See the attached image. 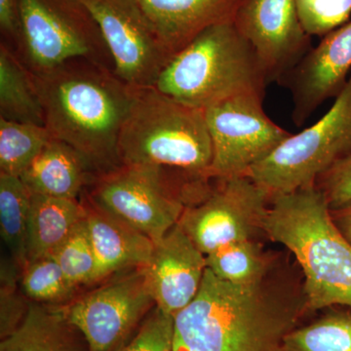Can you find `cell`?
I'll return each instance as SVG.
<instances>
[{
    "label": "cell",
    "instance_id": "1",
    "mask_svg": "<svg viewBox=\"0 0 351 351\" xmlns=\"http://www.w3.org/2000/svg\"><path fill=\"white\" fill-rule=\"evenodd\" d=\"M277 262L260 282L237 285L206 269L199 292L174 316L175 348L278 351L308 314L304 277Z\"/></svg>",
    "mask_w": 351,
    "mask_h": 351
},
{
    "label": "cell",
    "instance_id": "2",
    "mask_svg": "<svg viewBox=\"0 0 351 351\" xmlns=\"http://www.w3.org/2000/svg\"><path fill=\"white\" fill-rule=\"evenodd\" d=\"M32 76L51 136L75 149L96 179L121 167L119 137L136 88L86 59Z\"/></svg>",
    "mask_w": 351,
    "mask_h": 351
},
{
    "label": "cell",
    "instance_id": "3",
    "mask_svg": "<svg viewBox=\"0 0 351 351\" xmlns=\"http://www.w3.org/2000/svg\"><path fill=\"white\" fill-rule=\"evenodd\" d=\"M263 232L294 255L308 313L351 307V244L335 225L317 186L274 196Z\"/></svg>",
    "mask_w": 351,
    "mask_h": 351
},
{
    "label": "cell",
    "instance_id": "4",
    "mask_svg": "<svg viewBox=\"0 0 351 351\" xmlns=\"http://www.w3.org/2000/svg\"><path fill=\"white\" fill-rule=\"evenodd\" d=\"M255 51L233 22L213 25L175 54L154 85L199 110L243 95L265 98L269 85Z\"/></svg>",
    "mask_w": 351,
    "mask_h": 351
},
{
    "label": "cell",
    "instance_id": "5",
    "mask_svg": "<svg viewBox=\"0 0 351 351\" xmlns=\"http://www.w3.org/2000/svg\"><path fill=\"white\" fill-rule=\"evenodd\" d=\"M119 147L122 165L160 166L209 178L213 162L204 110L154 86L136 88Z\"/></svg>",
    "mask_w": 351,
    "mask_h": 351
},
{
    "label": "cell",
    "instance_id": "6",
    "mask_svg": "<svg viewBox=\"0 0 351 351\" xmlns=\"http://www.w3.org/2000/svg\"><path fill=\"white\" fill-rule=\"evenodd\" d=\"M208 178L151 165H122L101 176L85 198L156 242L179 223Z\"/></svg>",
    "mask_w": 351,
    "mask_h": 351
},
{
    "label": "cell",
    "instance_id": "7",
    "mask_svg": "<svg viewBox=\"0 0 351 351\" xmlns=\"http://www.w3.org/2000/svg\"><path fill=\"white\" fill-rule=\"evenodd\" d=\"M18 4L19 36L12 51L32 75L76 59L114 73L100 27L80 0H18Z\"/></svg>",
    "mask_w": 351,
    "mask_h": 351
},
{
    "label": "cell",
    "instance_id": "8",
    "mask_svg": "<svg viewBox=\"0 0 351 351\" xmlns=\"http://www.w3.org/2000/svg\"><path fill=\"white\" fill-rule=\"evenodd\" d=\"M351 156V75L331 108L316 123L292 134L246 176L274 196L315 186L321 176Z\"/></svg>",
    "mask_w": 351,
    "mask_h": 351
},
{
    "label": "cell",
    "instance_id": "9",
    "mask_svg": "<svg viewBox=\"0 0 351 351\" xmlns=\"http://www.w3.org/2000/svg\"><path fill=\"white\" fill-rule=\"evenodd\" d=\"M212 179L184 208L179 226L205 256L265 235L271 196L248 176Z\"/></svg>",
    "mask_w": 351,
    "mask_h": 351
},
{
    "label": "cell",
    "instance_id": "10",
    "mask_svg": "<svg viewBox=\"0 0 351 351\" xmlns=\"http://www.w3.org/2000/svg\"><path fill=\"white\" fill-rule=\"evenodd\" d=\"M204 113L213 145L211 179L247 175L292 135L269 119L257 95L228 99Z\"/></svg>",
    "mask_w": 351,
    "mask_h": 351
},
{
    "label": "cell",
    "instance_id": "11",
    "mask_svg": "<svg viewBox=\"0 0 351 351\" xmlns=\"http://www.w3.org/2000/svg\"><path fill=\"white\" fill-rule=\"evenodd\" d=\"M154 306L143 267L73 300L66 311L89 351H117Z\"/></svg>",
    "mask_w": 351,
    "mask_h": 351
},
{
    "label": "cell",
    "instance_id": "12",
    "mask_svg": "<svg viewBox=\"0 0 351 351\" xmlns=\"http://www.w3.org/2000/svg\"><path fill=\"white\" fill-rule=\"evenodd\" d=\"M100 27L114 73L134 88L152 87L172 59L138 0H80Z\"/></svg>",
    "mask_w": 351,
    "mask_h": 351
},
{
    "label": "cell",
    "instance_id": "13",
    "mask_svg": "<svg viewBox=\"0 0 351 351\" xmlns=\"http://www.w3.org/2000/svg\"><path fill=\"white\" fill-rule=\"evenodd\" d=\"M233 24L255 51L269 83L280 82L311 48L295 0H241Z\"/></svg>",
    "mask_w": 351,
    "mask_h": 351
},
{
    "label": "cell",
    "instance_id": "14",
    "mask_svg": "<svg viewBox=\"0 0 351 351\" xmlns=\"http://www.w3.org/2000/svg\"><path fill=\"white\" fill-rule=\"evenodd\" d=\"M351 75V21L321 39L279 84L292 98L293 122L297 127L330 99L339 96Z\"/></svg>",
    "mask_w": 351,
    "mask_h": 351
},
{
    "label": "cell",
    "instance_id": "15",
    "mask_svg": "<svg viewBox=\"0 0 351 351\" xmlns=\"http://www.w3.org/2000/svg\"><path fill=\"white\" fill-rule=\"evenodd\" d=\"M144 269L156 306L175 316L199 292L207 269L206 256L177 223L154 242L151 260Z\"/></svg>",
    "mask_w": 351,
    "mask_h": 351
},
{
    "label": "cell",
    "instance_id": "16",
    "mask_svg": "<svg viewBox=\"0 0 351 351\" xmlns=\"http://www.w3.org/2000/svg\"><path fill=\"white\" fill-rule=\"evenodd\" d=\"M172 56L201 32L233 22L241 0H138Z\"/></svg>",
    "mask_w": 351,
    "mask_h": 351
},
{
    "label": "cell",
    "instance_id": "17",
    "mask_svg": "<svg viewBox=\"0 0 351 351\" xmlns=\"http://www.w3.org/2000/svg\"><path fill=\"white\" fill-rule=\"evenodd\" d=\"M82 202L96 258L94 284L149 263L154 248L151 239L95 207L84 196Z\"/></svg>",
    "mask_w": 351,
    "mask_h": 351
},
{
    "label": "cell",
    "instance_id": "18",
    "mask_svg": "<svg viewBox=\"0 0 351 351\" xmlns=\"http://www.w3.org/2000/svg\"><path fill=\"white\" fill-rule=\"evenodd\" d=\"M32 195L80 199L96 178L75 149L52 138L20 176Z\"/></svg>",
    "mask_w": 351,
    "mask_h": 351
},
{
    "label": "cell",
    "instance_id": "19",
    "mask_svg": "<svg viewBox=\"0 0 351 351\" xmlns=\"http://www.w3.org/2000/svg\"><path fill=\"white\" fill-rule=\"evenodd\" d=\"M0 351H89V348L69 319L66 306L31 302L21 326L1 339Z\"/></svg>",
    "mask_w": 351,
    "mask_h": 351
},
{
    "label": "cell",
    "instance_id": "20",
    "mask_svg": "<svg viewBox=\"0 0 351 351\" xmlns=\"http://www.w3.org/2000/svg\"><path fill=\"white\" fill-rule=\"evenodd\" d=\"M86 216L82 200L31 193L27 225V263L50 255Z\"/></svg>",
    "mask_w": 351,
    "mask_h": 351
},
{
    "label": "cell",
    "instance_id": "21",
    "mask_svg": "<svg viewBox=\"0 0 351 351\" xmlns=\"http://www.w3.org/2000/svg\"><path fill=\"white\" fill-rule=\"evenodd\" d=\"M0 119L45 126L43 104L32 73L0 43Z\"/></svg>",
    "mask_w": 351,
    "mask_h": 351
},
{
    "label": "cell",
    "instance_id": "22",
    "mask_svg": "<svg viewBox=\"0 0 351 351\" xmlns=\"http://www.w3.org/2000/svg\"><path fill=\"white\" fill-rule=\"evenodd\" d=\"M278 258L263 251L258 239L225 245L206 256L207 269L226 282L250 285L263 280Z\"/></svg>",
    "mask_w": 351,
    "mask_h": 351
},
{
    "label": "cell",
    "instance_id": "23",
    "mask_svg": "<svg viewBox=\"0 0 351 351\" xmlns=\"http://www.w3.org/2000/svg\"><path fill=\"white\" fill-rule=\"evenodd\" d=\"M31 193L19 177L0 173V232L9 256L24 270Z\"/></svg>",
    "mask_w": 351,
    "mask_h": 351
},
{
    "label": "cell",
    "instance_id": "24",
    "mask_svg": "<svg viewBox=\"0 0 351 351\" xmlns=\"http://www.w3.org/2000/svg\"><path fill=\"white\" fill-rule=\"evenodd\" d=\"M311 324L297 327L278 351H351V307H328Z\"/></svg>",
    "mask_w": 351,
    "mask_h": 351
},
{
    "label": "cell",
    "instance_id": "25",
    "mask_svg": "<svg viewBox=\"0 0 351 351\" xmlns=\"http://www.w3.org/2000/svg\"><path fill=\"white\" fill-rule=\"evenodd\" d=\"M52 138L46 126L0 119V173L20 177Z\"/></svg>",
    "mask_w": 351,
    "mask_h": 351
},
{
    "label": "cell",
    "instance_id": "26",
    "mask_svg": "<svg viewBox=\"0 0 351 351\" xmlns=\"http://www.w3.org/2000/svg\"><path fill=\"white\" fill-rule=\"evenodd\" d=\"M20 287L29 301L50 306H68L80 289L51 255L27 263L21 276Z\"/></svg>",
    "mask_w": 351,
    "mask_h": 351
},
{
    "label": "cell",
    "instance_id": "27",
    "mask_svg": "<svg viewBox=\"0 0 351 351\" xmlns=\"http://www.w3.org/2000/svg\"><path fill=\"white\" fill-rule=\"evenodd\" d=\"M50 255L59 263L69 280L77 287L94 284L96 258L86 216Z\"/></svg>",
    "mask_w": 351,
    "mask_h": 351
},
{
    "label": "cell",
    "instance_id": "28",
    "mask_svg": "<svg viewBox=\"0 0 351 351\" xmlns=\"http://www.w3.org/2000/svg\"><path fill=\"white\" fill-rule=\"evenodd\" d=\"M22 272L10 261L1 263L0 290V338H7L18 329L29 311L31 301L18 289Z\"/></svg>",
    "mask_w": 351,
    "mask_h": 351
},
{
    "label": "cell",
    "instance_id": "29",
    "mask_svg": "<svg viewBox=\"0 0 351 351\" xmlns=\"http://www.w3.org/2000/svg\"><path fill=\"white\" fill-rule=\"evenodd\" d=\"M302 27L308 36L324 38L346 24L351 0H295Z\"/></svg>",
    "mask_w": 351,
    "mask_h": 351
},
{
    "label": "cell",
    "instance_id": "30",
    "mask_svg": "<svg viewBox=\"0 0 351 351\" xmlns=\"http://www.w3.org/2000/svg\"><path fill=\"white\" fill-rule=\"evenodd\" d=\"M174 316L156 306L143 320L135 336L117 351H174Z\"/></svg>",
    "mask_w": 351,
    "mask_h": 351
},
{
    "label": "cell",
    "instance_id": "31",
    "mask_svg": "<svg viewBox=\"0 0 351 351\" xmlns=\"http://www.w3.org/2000/svg\"><path fill=\"white\" fill-rule=\"evenodd\" d=\"M326 198L330 210L351 203V156L339 161L316 182Z\"/></svg>",
    "mask_w": 351,
    "mask_h": 351
},
{
    "label": "cell",
    "instance_id": "32",
    "mask_svg": "<svg viewBox=\"0 0 351 351\" xmlns=\"http://www.w3.org/2000/svg\"><path fill=\"white\" fill-rule=\"evenodd\" d=\"M19 4L18 0H0V31L1 43L14 50L19 36Z\"/></svg>",
    "mask_w": 351,
    "mask_h": 351
},
{
    "label": "cell",
    "instance_id": "33",
    "mask_svg": "<svg viewBox=\"0 0 351 351\" xmlns=\"http://www.w3.org/2000/svg\"><path fill=\"white\" fill-rule=\"evenodd\" d=\"M331 215L339 232L351 244V203L339 209L331 210Z\"/></svg>",
    "mask_w": 351,
    "mask_h": 351
},
{
    "label": "cell",
    "instance_id": "34",
    "mask_svg": "<svg viewBox=\"0 0 351 351\" xmlns=\"http://www.w3.org/2000/svg\"><path fill=\"white\" fill-rule=\"evenodd\" d=\"M174 351H184V350H180V348H174Z\"/></svg>",
    "mask_w": 351,
    "mask_h": 351
}]
</instances>
